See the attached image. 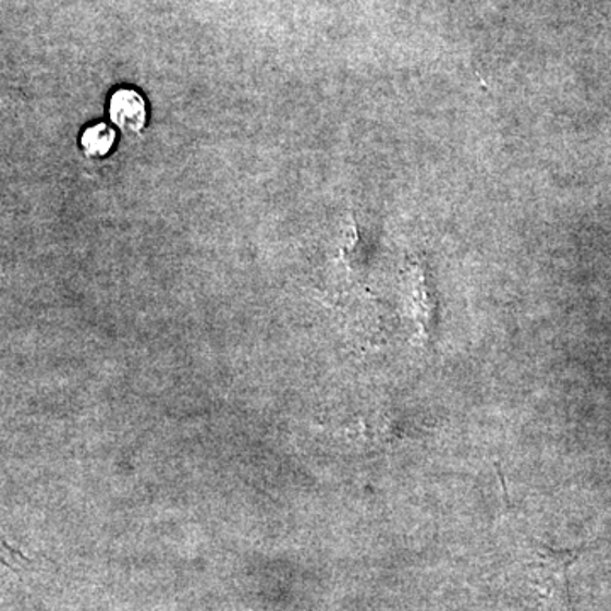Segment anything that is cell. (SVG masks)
Here are the masks:
<instances>
[{
  "instance_id": "obj_1",
  "label": "cell",
  "mask_w": 611,
  "mask_h": 611,
  "mask_svg": "<svg viewBox=\"0 0 611 611\" xmlns=\"http://www.w3.org/2000/svg\"><path fill=\"white\" fill-rule=\"evenodd\" d=\"M112 123L123 131L124 135H139L147 126V102L138 90H115L109 105Z\"/></svg>"
},
{
  "instance_id": "obj_2",
  "label": "cell",
  "mask_w": 611,
  "mask_h": 611,
  "mask_svg": "<svg viewBox=\"0 0 611 611\" xmlns=\"http://www.w3.org/2000/svg\"><path fill=\"white\" fill-rule=\"evenodd\" d=\"M114 131L105 123L87 127L81 138L82 150L90 158L106 157L114 147Z\"/></svg>"
}]
</instances>
